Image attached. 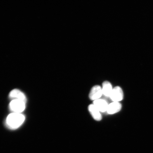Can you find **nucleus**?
Listing matches in <instances>:
<instances>
[{
	"instance_id": "0eeeda50",
	"label": "nucleus",
	"mask_w": 153,
	"mask_h": 153,
	"mask_svg": "<svg viewBox=\"0 0 153 153\" xmlns=\"http://www.w3.org/2000/svg\"><path fill=\"white\" fill-rule=\"evenodd\" d=\"M122 105L119 102H113L108 105L107 112L108 114H112L120 111Z\"/></svg>"
},
{
	"instance_id": "39448f33",
	"label": "nucleus",
	"mask_w": 153,
	"mask_h": 153,
	"mask_svg": "<svg viewBox=\"0 0 153 153\" xmlns=\"http://www.w3.org/2000/svg\"><path fill=\"white\" fill-rule=\"evenodd\" d=\"M10 98L13 100H19L24 101L26 103L27 102V98L25 95L22 92L18 89L13 90L9 93Z\"/></svg>"
},
{
	"instance_id": "1a4fd4ad",
	"label": "nucleus",
	"mask_w": 153,
	"mask_h": 153,
	"mask_svg": "<svg viewBox=\"0 0 153 153\" xmlns=\"http://www.w3.org/2000/svg\"><path fill=\"white\" fill-rule=\"evenodd\" d=\"M102 94L107 97H110L113 88L111 84L108 81H105L102 83Z\"/></svg>"
},
{
	"instance_id": "423d86ee",
	"label": "nucleus",
	"mask_w": 153,
	"mask_h": 153,
	"mask_svg": "<svg viewBox=\"0 0 153 153\" xmlns=\"http://www.w3.org/2000/svg\"><path fill=\"white\" fill-rule=\"evenodd\" d=\"M100 112L107 111L108 104L106 101L103 99H99L93 101V104Z\"/></svg>"
},
{
	"instance_id": "f257e3e1",
	"label": "nucleus",
	"mask_w": 153,
	"mask_h": 153,
	"mask_svg": "<svg viewBox=\"0 0 153 153\" xmlns=\"http://www.w3.org/2000/svg\"><path fill=\"white\" fill-rule=\"evenodd\" d=\"M25 117L22 114L13 113L7 116L6 120L7 127L11 129H15L20 127L24 123Z\"/></svg>"
},
{
	"instance_id": "20e7f679",
	"label": "nucleus",
	"mask_w": 153,
	"mask_h": 153,
	"mask_svg": "<svg viewBox=\"0 0 153 153\" xmlns=\"http://www.w3.org/2000/svg\"><path fill=\"white\" fill-rule=\"evenodd\" d=\"M102 94V89L100 86L96 85L92 88L89 97L91 100L94 101L100 99Z\"/></svg>"
},
{
	"instance_id": "7ed1b4c3",
	"label": "nucleus",
	"mask_w": 153,
	"mask_h": 153,
	"mask_svg": "<svg viewBox=\"0 0 153 153\" xmlns=\"http://www.w3.org/2000/svg\"><path fill=\"white\" fill-rule=\"evenodd\" d=\"M113 102H119L123 100V93L121 88L117 86L113 89L110 97Z\"/></svg>"
},
{
	"instance_id": "f03ea898",
	"label": "nucleus",
	"mask_w": 153,
	"mask_h": 153,
	"mask_svg": "<svg viewBox=\"0 0 153 153\" xmlns=\"http://www.w3.org/2000/svg\"><path fill=\"white\" fill-rule=\"evenodd\" d=\"M26 104L22 101L13 100L10 103V109L13 113L21 114L25 109Z\"/></svg>"
},
{
	"instance_id": "6e6552de",
	"label": "nucleus",
	"mask_w": 153,
	"mask_h": 153,
	"mask_svg": "<svg viewBox=\"0 0 153 153\" xmlns=\"http://www.w3.org/2000/svg\"><path fill=\"white\" fill-rule=\"evenodd\" d=\"M88 110L93 118L97 121H100L102 119V116L100 111L93 104L90 105L88 106Z\"/></svg>"
}]
</instances>
